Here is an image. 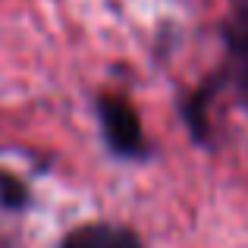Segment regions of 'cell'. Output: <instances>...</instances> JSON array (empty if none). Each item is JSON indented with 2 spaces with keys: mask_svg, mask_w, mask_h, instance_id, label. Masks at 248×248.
I'll list each match as a JSON object with an SVG mask.
<instances>
[{
  "mask_svg": "<svg viewBox=\"0 0 248 248\" xmlns=\"http://www.w3.org/2000/svg\"><path fill=\"white\" fill-rule=\"evenodd\" d=\"M97 113H101V126L107 135L110 148L120 157H141L145 154V132H141V120L135 107L120 94H104L97 101Z\"/></svg>",
  "mask_w": 248,
  "mask_h": 248,
  "instance_id": "6da1fadb",
  "label": "cell"
},
{
  "mask_svg": "<svg viewBox=\"0 0 248 248\" xmlns=\"http://www.w3.org/2000/svg\"><path fill=\"white\" fill-rule=\"evenodd\" d=\"M63 248H145L132 230L116 223H88L63 239Z\"/></svg>",
  "mask_w": 248,
  "mask_h": 248,
  "instance_id": "7a4b0ae2",
  "label": "cell"
},
{
  "mask_svg": "<svg viewBox=\"0 0 248 248\" xmlns=\"http://www.w3.org/2000/svg\"><path fill=\"white\" fill-rule=\"evenodd\" d=\"M0 201H3L6 207H22L25 201H29V192H25V186L19 179L0 173Z\"/></svg>",
  "mask_w": 248,
  "mask_h": 248,
  "instance_id": "3957f363",
  "label": "cell"
}]
</instances>
